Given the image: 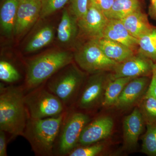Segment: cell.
Instances as JSON below:
<instances>
[{
  "label": "cell",
  "instance_id": "24",
  "mask_svg": "<svg viewBox=\"0 0 156 156\" xmlns=\"http://www.w3.org/2000/svg\"><path fill=\"white\" fill-rule=\"evenodd\" d=\"M140 112L147 124H156V98L147 93L141 105Z\"/></svg>",
  "mask_w": 156,
  "mask_h": 156
},
{
  "label": "cell",
  "instance_id": "28",
  "mask_svg": "<svg viewBox=\"0 0 156 156\" xmlns=\"http://www.w3.org/2000/svg\"><path fill=\"white\" fill-rule=\"evenodd\" d=\"M97 143L90 145L81 146L75 148L70 152L69 156H95L100 153L104 149V146Z\"/></svg>",
  "mask_w": 156,
  "mask_h": 156
},
{
  "label": "cell",
  "instance_id": "18",
  "mask_svg": "<svg viewBox=\"0 0 156 156\" xmlns=\"http://www.w3.org/2000/svg\"><path fill=\"white\" fill-rule=\"evenodd\" d=\"M77 20L69 9L63 10L57 30V37L61 44H69L75 39L79 27Z\"/></svg>",
  "mask_w": 156,
  "mask_h": 156
},
{
  "label": "cell",
  "instance_id": "29",
  "mask_svg": "<svg viewBox=\"0 0 156 156\" xmlns=\"http://www.w3.org/2000/svg\"><path fill=\"white\" fill-rule=\"evenodd\" d=\"M69 9L77 19L83 17L87 14L89 0H69Z\"/></svg>",
  "mask_w": 156,
  "mask_h": 156
},
{
  "label": "cell",
  "instance_id": "8",
  "mask_svg": "<svg viewBox=\"0 0 156 156\" xmlns=\"http://www.w3.org/2000/svg\"><path fill=\"white\" fill-rule=\"evenodd\" d=\"M108 21L103 12L89 3L87 14L77 20L79 29L90 40L103 37Z\"/></svg>",
  "mask_w": 156,
  "mask_h": 156
},
{
  "label": "cell",
  "instance_id": "13",
  "mask_svg": "<svg viewBox=\"0 0 156 156\" xmlns=\"http://www.w3.org/2000/svg\"><path fill=\"white\" fill-rule=\"evenodd\" d=\"M144 119L140 110L134 109L126 116L123 122L124 138L127 147H135L144 128Z\"/></svg>",
  "mask_w": 156,
  "mask_h": 156
},
{
  "label": "cell",
  "instance_id": "25",
  "mask_svg": "<svg viewBox=\"0 0 156 156\" xmlns=\"http://www.w3.org/2000/svg\"><path fill=\"white\" fill-rule=\"evenodd\" d=\"M142 149L147 154L156 156V124H147L146 132L143 137Z\"/></svg>",
  "mask_w": 156,
  "mask_h": 156
},
{
  "label": "cell",
  "instance_id": "6",
  "mask_svg": "<svg viewBox=\"0 0 156 156\" xmlns=\"http://www.w3.org/2000/svg\"><path fill=\"white\" fill-rule=\"evenodd\" d=\"M90 121L88 115L68 110L56 144L57 154L68 156L76 147L82 131Z\"/></svg>",
  "mask_w": 156,
  "mask_h": 156
},
{
  "label": "cell",
  "instance_id": "12",
  "mask_svg": "<svg viewBox=\"0 0 156 156\" xmlns=\"http://www.w3.org/2000/svg\"><path fill=\"white\" fill-rule=\"evenodd\" d=\"M153 64L152 60L142 55H134L115 66L112 79L143 76L152 72Z\"/></svg>",
  "mask_w": 156,
  "mask_h": 156
},
{
  "label": "cell",
  "instance_id": "4",
  "mask_svg": "<svg viewBox=\"0 0 156 156\" xmlns=\"http://www.w3.org/2000/svg\"><path fill=\"white\" fill-rule=\"evenodd\" d=\"M24 102L28 118L32 119L58 116L67 110L56 95L42 85L25 94Z\"/></svg>",
  "mask_w": 156,
  "mask_h": 156
},
{
  "label": "cell",
  "instance_id": "9",
  "mask_svg": "<svg viewBox=\"0 0 156 156\" xmlns=\"http://www.w3.org/2000/svg\"><path fill=\"white\" fill-rule=\"evenodd\" d=\"M88 81L77 105L82 109L89 110L98 103L104 92L106 86V77L102 72L93 73Z\"/></svg>",
  "mask_w": 156,
  "mask_h": 156
},
{
  "label": "cell",
  "instance_id": "30",
  "mask_svg": "<svg viewBox=\"0 0 156 156\" xmlns=\"http://www.w3.org/2000/svg\"><path fill=\"white\" fill-rule=\"evenodd\" d=\"M115 0H89V4H92L104 14L111 9Z\"/></svg>",
  "mask_w": 156,
  "mask_h": 156
},
{
  "label": "cell",
  "instance_id": "20",
  "mask_svg": "<svg viewBox=\"0 0 156 156\" xmlns=\"http://www.w3.org/2000/svg\"><path fill=\"white\" fill-rule=\"evenodd\" d=\"M141 10L139 0H115L111 9L105 14L108 19L121 20Z\"/></svg>",
  "mask_w": 156,
  "mask_h": 156
},
{
  "label": "cell",
  "instance_id": "23",
  "mask_svg": "<svg viewBox=\"0 0 156 156\" xmlns=\"http://www.w3.org/2000/svg\"><path fill=\"white\" fill-rule=\"evenodd\" d=\"M138 54L156 61V29L138 39Z\"/></svg>",
  "mask_w": 156,
  "mask_h": 156
},
{
  "label": "cell",
  "instance_id": "1",
  "mask_svg": "<svg viewBox=\"0 0 156 156\" xmlns=\"http://www.w3.org/2000/svg\"><path fill=\"white\" fill-rule=\"evenodd\" d=\"M0 130L11 137L22 136L28 119L23 87L1 84Z\"/></svg>",
  "mask_w": 156,
  "mask_h": 156
},
{
  "label": "cell",
  "instance_id": "17",
  "mask_svg": "<svg viewBox=\"0 0 156 156\" xmlns=\"http://www.w3.org/2000/svg\"><path fill=\"white\" fill-rule=\"evenodd\" d=\"M131 36L139 39L151 31L154 27L150 24L147 15L138 10L121 20Z\"/></svg>",
  "mask_w": 156,
  "mask_h": 156
},
{
  "label": "cell",
  "instance_id": "15",
  "mask_svg": "<svg viewBox=\"0 0 156 156\" xmlns=\"http://www.w3.org/2000/svg\"><path fill=\"white\" fill-rule=\"evenodd\" d=\"M103 37L121 43L134 51L138 47V39L131 35L119 20L108 19Z\"/></svg>",
  "mask_w": 156,
  "mask_h": 156
},
{
  "label": "cell",
  "instance_id": "31",
  "mask_svg": "<svg viewBox=\"0 0 156 156\" xmlns=\"http://www.w3.org/2000/svg\"><path fill=\"white\" fill-rule=\"evenodd\" d=\"M151 81L147 93L156 98V63H153L152 69Z\"/></svg>",
  "mask_w": 156,
  "mask_h": 156
},
{
  "label": "cell",
  "instance_id": "11",
  "mask_svg": "<svg viewBox=\"0 0 156 156\" xmlns=\"http://www.w3.org/2000/svg\"><path fill=\"white\" fill-rule=\"evenodd\" d=\"M113 127V120L110 117H100L90 121L82 131L78 144L86 146L97 143L108 137Z\"/></svg>",
  "mask_w": 156,
  "mask_h": 156
},
{
  "label": "cell",
  "instance_id": "14",
  "mask_svg": "<svg viewBox=\"0 0 156 156\" xmlns=\"http://www.w3.org/2000/svg\"><path fill=\"white\" fill-rule=\"evenodd\" d=\"M147 82V78L144 76L132 79L123 89L115 105L126 108L134 104L142 95Z\"/></svg>",
  "mask_w": 156,
  "mask_h": 156
},
{
  "label": "cell",
  "instance_id": "34",
  "mask_svg": "<svg viewBox=\"0 0 156 156\" xmlns=\"http://www.w3.org/2000/svg\"><path fill=\"white\" fill-rule=\"evenodd\" d=\"M153 1V0H151V1Z\"/></svg>",
  "mask_w": 156,
  "mask_h": 156
},
{
  "label": "cell",
  "instance_id": "3",
  "mask_svg": "<svg viewBox=\"0 0 156 156\" xmlns=\"http://www.w3.org/2000/svg\"><path fill=\"white\" fill-rule=\"evenodd\" d=\"M74 54L68 51H54L30 60L27 64L23 87L25 92L41 86L55 74L72 63Z\"/></svg>",
  "mask_w": 156,
  "mask_h": 156
},
{
  "label": "cell",
  "instance_id": "32",
  "mask_svg": "<svg viewBox=\"0 0 156 156\" xmlns=\"http://www.w3.org/2000/svg\"><path fill=\"white\" fill-rule=\"evenodd\" d=\"M5 131L0 130V156H7V138Z\"/></svg>",
  "mask_w": 156,
  "mask_h": 156
},
{
  "label": "cell",
  "instance_id": "21",
  "mask_svg": "<svg viewBox=\"0 0 156 156\" xmlns=\"http://www.w3.org/2000/svg\"><path fill=\"white\" fill-rule=\"evenodd\" d=\"M133 78L121 77L112 79L105 86L102 105L105 106L115 105L126 85Z\"/></svg>",
  "mask_w": 156,
  "mask_h": 156
},
{
  "label": "cell",
  "instance_id": "2",
  "mask_svg": "<svg viewBox=\"0 0 156 156\" xmlns=\"http://www.w3.org/2000/svg\"><path fill=\"white\" fill-rule=\"evenodd\" d=\"M67 110L58 116L43 119L28 118L22 136L37 156L54 154L55 145Z\"/></svg>",
  "mask_w": 156,
  "mask_h": 156
},
{
  "label": "cell",
  "instance_id": "10",
  "mask_svg": "<svg viewBox=\"0 0 156 156\" xmlns=\"http://www.w3.org/2000/svg\"><path fill=\"white\" fill-rule=\"evenodd\" d=\"M41 0H20L14 25V34L28 30L40 17Z\"/></svg>",
  "mask_w": 156,
  "mask_h": 156
},
{
  "label": "cell",
  "instance_id": "16",
  "mask_svg": "<svg viewBox=\"0 0 156 156\" xmlns=\"http://www.w3.org/2000/svg\"><path fill=\"white\" fill-rule=\"evenodd\" d=\"M95 40L105 56L118 63L134 55V50L119 42L104 37Z\"/></svg>",
  "mask_w": 156,
  "mask_h": 156
},
{
  "label": "cell",
  "instance_id": "19",
  "mask_svg": "<svg viewBox=\"0 0 156 156\" xmlns=\"http://www.w3.org/2000/svg\"><path fill=\"white\" fill-rule=\"evenodd\" d=\"M20 0H1L0 24L4 34L10 37L14 34V25Z\"/></svg>",
  "mask_w": 156,
  "mask_h": 156
},
{
  "label": "cell",
  "instance_id": "22",
  "mask_svg": "<svg viewBox=\"0 0 156 156\" xmlns=\"http://www.w3.org/2000/svg\"><path fill=\"white\" fill-rule=\"evenodd\" d=\"M54 37L53 27L50 25L43 27L30 39L26 46L25 51L32 53L50 44Z\"/></svg>",
  "mask_w": 156,
  "mask_h": 156
},
{
  "label": "cell",
  "instance_id": "26",
  "mask_svg": "<svg viewBox=\"0 0 156 156\" xmlns=\"http://www.w3.org/2000/svg\"><path fill=\"white\" fill-rule=\"evenodd\" d=\"M21 79L19 72L11 62L5 60L0 61V80L7 83H14Z\"/></svg>",
  "mask_w": 156,
  "mask_h": 156
},
{
  "label": "cell",
  "instance_id": "33",
  "mask_svg": "<svg viewBox=\"0 0 156 156\" xmlns=\"http://www.w3.org/2000/svg\"><path fill=\"white\" fill-rule=\"evenodd\" d=\"M149 14L153 19L156 20V0L152 1V4L149 9Z\"/></svg>",
  "mask_w": 156,
  "mask_h": 156
},
{
  "label": "cell",
  "instance_id": "7",
  "mask_svg": "<svg viewBox=\"0 0 156 156\" xmlns=\"http://www.w3.org/2000/svg\"><path fill=\"white\" fill-rule=\"evenodd\" d=\"M74 59L82 69L93 74L113 69L119 63L107 57L95 40H90L77 50Z\"/></svg>",
  "mask_w": 156,
  "mask_h": 156
},
{
  "label": "cell",
  "instance_id": "27",
  "mask_svg": "<svg viewBox=\"0 0 156 156\" xmlns=\"http://www.w3.org/2000/svg\"><path fill=\"white\" fill-rule=\"evenodd\" d=\"M69 2V0H41L42 5L40 18L48 17L58 11Z\"/></svg>",
  "mask_w": 156,
  "mask_h": 156
},
{
  "label": "cell",
  "instance_id": "5",
  "mask_svg": "<svg viewBox=\"0 0 156 156\" xmlns=\"http://www.w3.org/2000/svg\"><path fill=\"white\" fill-rule=\"evenodd\" d=\"M52 77L49 79L46 87L61 101L68 110L83 82V73L72 62Z\"/></svg>",
  "mask_w": 156,
  "mask_h": 156
}]
</instances>
